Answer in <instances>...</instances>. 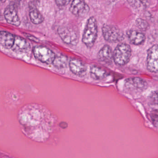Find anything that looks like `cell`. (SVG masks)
<instances>
[{
  "mask_svg": "<svg viewBox=\"0 0 158 158\" xmlns=\"http://www.w3.org/2000/svg\"><path fill=\"white\" fill-rule=\"evenodd\" d=\"M98 33L97 20L95 17L92 16L87 21L82 37V41L88 48H91L94 46L98 37Z\"/></svg>",
  "mask_w": 158,
  "mask_h": 158,
  "instance_id": "cell-1",
  "label": "cell"
},
{
  "mask_svg": "<svg viewBox=\"0 0 158 158\" xmlns=\"http://www.w3.org/2000/svg\"><path fill=\"white\" fill-rule=\"evenodd\" d=\"M132 54L131 48L126 43L119 44L113 52V60L117 65H125L129 62Z\"/></svg>",
  "mask_w": 158,
  "mask_h": 158,
  "instance_id": "cell-2",
  "label": "cell"
},
{
  "mask_svg": "<svg viewBox=\"0 0 158 158\" xmlns=\"http://www.w3.org/2000/svg\"><path fill=\"white\" fill-rule=\"evenodd\" d=\"M102 34L105 40L111 43L119 42L124 38L123 32L118 27L112 25H103Z\"/></svg>",
  "mask_w": 158,
  "mask_h": 158,
  "instance_id": "cell-3",
  "label": "cell"
},
{
  "mask_svg": "<svg viewBox=\"0 0 158 158\" xmlns=\"http://www.w3.org/2000/svg\"><path fill=\"white\" fill-rule=\"evenodd\" d=\"M33 53L37 60L48 64L53 63L56 57L51 50L42 46H35L33 48Z\"/></svg>",
  "mask_w": 158,
  "mask_h": 158,
  "instance_id": "cell-4",
  "label": "cell"
},
{
  "mask_svg": "<svg viewBox=\"0 0 158 158\" xmlns=\"http://www.w3.org/2000/svg\"><path fill=\"white\" fill-rule=\"evenodd\" d=\"M58 33L64 43L68 45L76 46L78 42V36L74 29L69 27H59Z\"/></svg>",
  "mask_w": 158,
  "mask_h": 158,
  "instance_id": "cell-5",
  "label": "cell"
},
{
  "mask_svg": "<svg viewBox=\"0 0 158 158\" xmlns=\"http://www.w3.org/2000/svg\"><path fill=\"white\" fill-rule=\"evenodd\" d=\"M147 82L140 77H130L126 79L124 86L129 92L135 93L141 92L147 88Z\"/></svg>",
  "mask_w": 158,
  "mask_h": 158,
  "instance_id": "cell-6",
  "label": "cell"
},
{
  "mask_svg": "<svg viewBox=\"0 0 158 158\" xmlns=\"http://www.w3.org/2000/svg\"><path fill=\"white\" fill-rule=\"evenodd\" d=\"M147 64L149 72L158 73V45L152 46L148 50Z\"/></svg>",
  "mask_w": 158,
  "mask_h": 158,
  "instance_id": "cell-7",
  "label": "cell"
},
{
  "mask_svg": "<svg viewBox=\"0 0 158 158\" xmlns=\"http://www.w3.org/2000/svg\"><path fill=\"white\" fill-rule=\"evenodd\" d=\"M70 11L73 15L79 17L85 16L89 11V7L84 0H73Z\"/></svg>",
  "mask_w": 158,
  "mask_h": 158,
  "instance_id": "cell-8",
  "label": "cell"
},
{
  "mask_svg": "<svg viewBox=\"0 0 158 158\" xmlns=\"http://www.w3.org/2000/svg\"><path fill=\"white\" fill-rule=\"evenodd\" d=\"M4 15L8 23L16 27L21 25V20L15 5L12 4L8 5L4 10Z\"/></svg>",
  "mask_w": 158,
  "mask_h": 158,
  "instance_id": "cell-9",
  "label": "cell"
},
{
  "mask_svg": "<svg viewBox=\"0 0 158 158\" xmlns=\"http://www.w3.org/2000/svg\"><path fill=\"white\" fill-rule=\"evenodd\" d=\"M69 68L71 72L76 75L83 77L86 74L85 65L81 61L77 59H72L69 63Z\"/></svg>",
  "mask_w": 158,
  "mask_h": 158,
  "instance_id": "cell-10",
  "label": "cell"
},
{
  "mask_svg": "<svg viewBox=\"0 0 158 158\" xmlns=\"http://www.w3.org/2000/svg\"><path fill=\"white\" fill-rule=\"evenodd\" d=\"M12 49L17 53H26L31 49V45L28 41L23 38L16 36L14 44Z\"/></svg>",
  "mask_w": 158,
  "mask_h": 158,
  "instance_id": "cell-11",
  "label": "cell"
},
{
  "mask_svg": "<svg viewBox=\"0 0 158 158\" xmlns=\"http://www.w3.org/2000/svg\"><path fill=\"white\" fill-rule=\"evenodd\" d=\"M126 35L129 42L136 46L143 44L146 40L145 35L136 30H127L126 32Z\"/></svg>",
  "mask_w": 158,
  "mask_h": 158,
  "instance_id": "cell-12",
  "label": "cell"
},
{
  "mask_svg": "<svg viewBox=\"0 0 158 158\" xmlns=\"http://www.w3.org/2000/svg\"><path fill=\"white\" fill-rule=\"evenodd\" d=\"M16 35L5 31L0 32V44L6 49H11L14 44Z\"/></svg>",
  "mask_w": 158,
  "mask_h": 158,
  "instance_id": "cell-13",
  "label": "cell"
},
{
  "mask_svg": "<svg viewBox=\"0 0 158 158\" xmlns=\"http://www.w3.org/2000/svg\"><path fill=\"white\" fill-rule=\"evenodd\" d=\"M98 58L100 61L106 64L112 63L113 60V52L110 46H103L98 53Z\"/></svg>",
  "mask_w": 158,
  "mask_h": 158,
  "instance_id": "cell-14",
  "label": "cell"
},
{
  "mask_svg": "<svg viewBox=\"0 0 158 158\" xmlns=\"http://www.w3.org/2000/svg\"><path fill=\"white\" fill-rule=\"evenodd\" d=\"M29 17L31 22L35 25L40 24L44 21L43 15L32 3L29 4Z\"/></svg>",
  "mask_w": 158,
  "mask_h": 158,
  "instance_id": "cell-15",
  "label": "cell"
},
{
  "mask_svg": "<svg viewBox=\"0 0 158 158\" xmlns=\"http://www.w3.org/2000/svg\"><path fill=\"white\" fill-rule=\"evenodd\" d=\"M90 75L95 80H103L108 76L109 74L103 68L97 65H93L90 67Z\"/></svg>",
  "mask_w": 158,
  "mask_h": 158,
  "instance_id": "cell-16",
  "label": "cell"
},
{
  "mask_svg": "<svg viewBox=\"0 0 158 158\" xmlns=\"http://www.w3.org/2000/svg\"><path fill=\"white\" fill-rule=\"evenodd\" d=\"M127 1L135 9L147 8L149 5V0H127Z\"/></svg>",
  "mask_w": 158,
  "mask_h": 158,
  "instance_id": "cell-17",
  "label": "cell"
},
{
  "mask_svg": "<svg viewBox=\"0 0 158 158\" xmlns=\"http://www.w3.org/2000/svg\"><path fill=\"white\" fill-rule=\"evenodd\" d=\"M67 59L65 56L60 55L55 58L52 64L58 69H63L66 67Z\"/></svg>",
  "mask_w": 158,
  "mask_h": 158,
  "instance_id": "cell-18",
  "label": "cell"
},
{
  "mask_svg": "<svg viewBox=\"0 0 158 158\" xmlns=\"http://www.w3.org/2000/svg\"><path fill=\"white\" fill-rule=\"evenodd\" d=\"M136 25L139 29L142 30H146L148 29L149 25L146 20L141 18H138L135 21Z\"/></svg>",
  "mask_w": 158,
  "mask_h": 158,
  "instance_id": "cell-19",
  "label": "cell"
},
{
  "mask_svg": "<svg viewBox=\"0 0 158 158\" xmlns=\"http://www.w3.org/2000/svg\"><path fill=\"white\" fill-rule=\"evenodd\" d=\"M150 102L154 106H158V92L154 91L150 95Z\"/></svg>",
  "mask_w": 158,
  "mask_h": 158,
  "instance_id": "cell-20",
  "label": "cell"
},
{
  "mask_svg": "<svg viewBox=\"0 0 158 158\" xmlns=\"http://www.w3.org/2000/svg\"><path fill=\"white\" fill-rule=\"evenodd\" d=\"M72 0H55L56 4L59 7H64L68 5Z\"/></svg>",
  "mask_w": 158,
  "mask_h": 158,
  "instance_id": "cell-21",
  "label": "cell"
}]
</instances>
